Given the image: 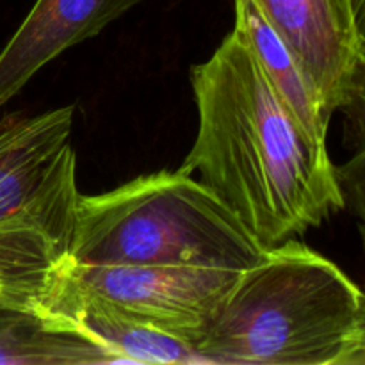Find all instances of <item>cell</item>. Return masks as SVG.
<instances>
[{
    "label": "cell",
    "mask_w": 365,
    "mask_h": 365,
    "mask_svg": "<svg viewBox=\"0 0 365 365\" xmlns=\"http://www.w3.org/2000/svg\"><path fill=\"white\" fill-rule=\"evenodd\" d=\"M198 132L180 170L228 207L264 250L344 209L328 148L278 98L241 32L191 70Z\"/></svg>",
    "instance_id": "obj_1"
},
{
    "label": "cell",
    "mask_w": 365,
    "mask_h": 365,
    "mask_svg": "<svg viewBox=\"0 0 365 365\" xmlns=\"http://www.w3.org/2000/svg\"><path fill=\"white\" fill-rule=\"evenodd\" d=\"M360 298L341 267L289 239L241 271L196 349L207 364L341 365Z\"/></svg>",
    "instance_id": "obj_2"
},
{
    "label": "cell",
    "mask_w": 365,
    "mask_h": 365,
    "mask_svg": "<svg viewBox=\"0 0 365 365\" xmlns=\"http://www.w3.org/2000/svg\"><path fill=\"white\" fill-rule=\"evenodd\" d=\"M264 248L192 175L157 171L102 195H81L70 262L248 269Z\"/></svg>",
    "instance_id": "obj_3"
},
{
    "label": "cell",
    "mask_w": 365,
    "mask_h": 365,
    "mask_svg": "<svg viewBox=\"0 0 365 365\" xmlns=\"http://www.w3.org/2000/svg\"><path fill=\"white\" fill-rule=\"evenodd\" d=\"M73 107L0 116V299L41 307L70 260L81 192Z\"/></svg>",
    "instance_id": "obj_4"
},
{
    "label": "cell",
    "mask_w": 365,
    "mask_h": 365,
    "mask_svg": "<svg viewBox=\"0 0 365 365\" xmlns=\"http://www.w3.org/2000/svg\"><path fill=\"white\" fill-rule=\"evenodd\" d=\"M63 273L143 323L196 349L241 271L200 266H86L68 260Z\"/></svg>",
    "instance_id": "obj_5"
},
{
    "label": "cell",
    "mask_w": 365,
    "mask_h": 365,
    "mask_svg": "<svg viewBox=\"0 0 365 365\" xmlns=\"http://www.w3.org/2000/svg\"><path fill=\"white\" fill-rule=\"evenodd\" d=\"M287 45L330 114L360 50L351 0H253Z\"/></svg>",
    "instance_id": "obj_6"
},
{
    "label": "cell",
    "mask_w": 365,
    "mask_h": 365,
    "mask_svg": "<svg viewBox=\"0 0 365 365\" xmlns=\"http://www.w3.org/2000/svg\"><path fill=\"white\" fill-rule=\"evenodd\" d=\"M139 0H36L0 52V110L43 66L95 38Z\"/></svg>",
    "instance_id": "obj_7"
},
{
    "label": "cell",
    "mask_w": 365,
    "mask_h": 365,
    "mask_svg": "<svg viewBox=\"0 0 365 365\" xmlns=\"http://www.w3.org/2000/svg\"><path fill=\"white\" fill-rule=\"evenodd\" d=\"M39 312L106 346L120 364H207L189 342L143 323L63 273L43 299Z\"/></svg>",
    "instance_id": "obj_8"
},
{
    "label": "cell",
    "mask_w": 365,
    "mask_h": 365,
    "mask_svg": "<svg viewBox=\"0 0 365 365\" xmlns=\"http://www.w3.org/2000/svg\"><path fill=\"white\" fill-rule=\"evenodd\" d=\"M120 364L116 356L75 328L38 309L0 299V365Z\"/></svg>",
    "instance_id": "obj_9"
},
{
    "label": "cell",
    "mask_w": 365,
    "mask_h": 365,
    "mask_svg": "<svg viewBox=\"0 0 365 365\" xmlns=\"http://www.w3.org/2000/svg\"><path fill=\"white\" fill-rule=\"evenodd\" d=\"M234 29L241 32L278 98L317 143L327 145L331 114L303 73L296 57L260 14L253 0H234Z\"/></svg>",
    "instance_id": "obj_10"
},
{
    "label": "cell",
    "mask_w": 365,
    "mask_h": 365,
    "mask_svg": "<svg viewBox=\"0 0 365 365\" xmlns=\"http://www.w3.org/2000/svg\"><path fill=\"white\" fill-rule=\"evenodd\" d=\"M337 110L344 116V145L351 155L342 166H335V173L344 209L359 217L360 234H365V46L362 43Z\"/></svg>",
    "instance_id": "obj_11"
},
{
    "label": "cell",
    "mask_w": 365,
    "mask_h": 365,
    "mask_svg": "<svg viewBox=\"0 0 365 365\" xmlns=\"http://www.w3.org/2000/svg\"><path fill=\"white\" fill-rule=\"evenodd\" d=\"M341 365H365V291H362V298H360L355 334H353L348 351L342 356Z\"/></svg>",
    "instance_id": "obj_12"
},
{
    "label": "cell",
    "mask_w": 365,
    "mask_h": 365,
    "mask_svg": "<svg viewBox=\"0 0 365 365\" xmlns=\"http://www.w3.org/2000/svg\"><path fill=\"white\" fill-rule=\"evenodd\" d=\"M351 7L360 43L365 46V0H351Z\"/></svg>",
    "instance_id": "obj_13"
},
{
    "label": "cell",
    "mask_w": 365,
    "mask_h": 365,
    "mask_svg": "<svg viewBox=\"0 0 365 365\" xmlns=\"http://www.w3.org/2000/svg\"><path fill=\"white\" fill-rule=\"evenodd\" d=\"M362 241H364V252H365V234H362Z\"/></svg>",
    "instance_id": "obj_14"
}]
</instances>
